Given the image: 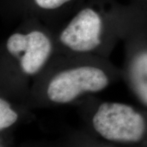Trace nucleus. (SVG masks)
<instances>
[{"instance_id":"7","label":"nucleus","mask_w":147,"mask_h":147,"mask_svg":"<svg viewBox=\"0 0 147 147\" xmlns=\"http://www.w3.org/2000/svg\"><path fill=\"white\" fill-rule=\"evenodd\" d=\"M71 0H34L35 3L43 9H56Z\"/></svg>"},{"instance_id":"4","label":"nucleus","mask_w":147,"mask_h":147,"mask_svg":"<svg viewBox=\"0 0 147 147\" xmlns=\"http://www.w3.org/2000/svg\"><path fill=\"white\" fill-rule=\"evenodd\" d=\"M7 51L13 56H20L22 70L27 74L37 73L50 55L51 42L43 33L33 31L28 34H14L7 42Z\"/></svg>"},{"instance_id":"2","label":"nucleus","mask_w":147,"mask_h":147,"mask_svg":"<svg viewBox=\"0 0 147 147\" xmlns=\"http://www.w3.org/2000/svg\"><path fill=\"white\" fill-rule=\"evenodd\" d=\"M108 78L98 68L83 66L56 75L47 88V96L53 102L68 103L86 92H99L108 85Z\"/></svg>"},{"instance_id":"1","label":"nucleus","mask_w":147,"mask_h":147,"mask_svg":"<svg viewBox=\"0 0 147 147\" xmlns=\"http://www.w3.org/2000/svg\"><path fill=\"white\" fill-rule=\"evenodd\" d=\"M95 130L108 141L139 142L146 131L144 117L130 105L105 102L93 116Z\"/></svg>"},{"instance_id":"3","label":"nucleus","mask_w":147,"mask_h":147,"mask_svg":"<svg viewBox=\"0 0 147 147\" xmlns=\"http://www.w3.org/2000/svg\"><path fill=\"white\" fill-rule=\"evenodd\" d=\"M101 20L91 8L80 11L61 34V41L76 52H88L100 43Z\"/></svg>"},{"instance_id":"5","label":"nucleus","mask_w":147,"mask_h":147,"mask_svg":"<svg viewBox=\"0 0 147 147\" xmlns=\"http://www.w3.org/2000/svg\"><path fill=\"white\" fill-rule=\"evenodd\" d=\"M129 75L134 92L147 105V53H142L133 60Z\"/></svg>"},{"instance_id":"6","label":"nucleus","mask_w":147,"mask_h":147,"mask_svg":"<svg viewBox=\"0 0 147 147\" xmlns=\"http://www.w3.org/2000/svg\"><path fill=\"white\" fill-rule=\"evenodd\" d=\"M18 115L11 108L10 105L3 99L0 100V129L3 131L11 126L16 120Z\"/></svg>"}]
</instances>
